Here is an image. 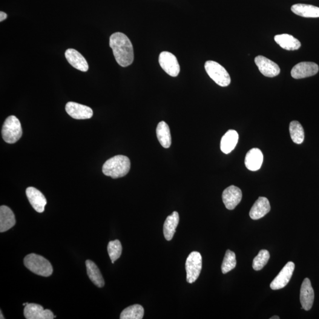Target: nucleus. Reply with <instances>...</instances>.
Instances as JSON below:
<instances>
[{
	"instance_id": "4468645a",
	"label": "nucleus",
	"mask_w": 319,
	"mask_h": 319,
	"mask_svg": "<svg viewBox=\"0 0 319 319\" xmlns=\"http://www.w3.org/2000/svg\"><path fill=\"white\" fill-rule=\"evenodd\" d=\"M25 193L28 201L34 209L39 213L44 212L45 206L47 204V199L44 194L33 187L27 188Z\"/></svg>"
},
{
	"instance_id": "393cba45",
	"label": "nucleus",
	"mask_w": 319,
	"mask_h": 319,
	"mask_svg": "<svg viewBox=\"0 0 319 319\" xmlns=\"http://www.w3.org/2000/svg\"><path fill=\"white\" fill-rule=\"evenodd\" d=\"M158 140L164 148H168L172 145V137L169 126L165 122H161L157 126Z\"/></svg>"
},
{
	"instance_id": "4be33fe9",
	"label": "nucleus",
	"mask_w": 319,
	"mask_h": 319,
	"mask_svg": "<svg viewBox=\"0 0 319 319\" xmlns=\"http://www.w3.org/2000/svg\"><path fill=\"white\" fill-rule=\"evenodd\" d=\"M179 222V215L175 211L166 218L163 226L164 235L166 240L171 241L173 238L178 224Z\"/></svg>"
},
{
	"instance_id": "5701e85b",
	"label": "nucleus",
	"mask_w": 319,
	"mask_h": 319,
	"mask_svg": "<svg viewBox=\"0 0 319 319\" xmlns=\"http://www.w3.org/2000/svg\"><path fill=\"white\" fill-rule=\"evenodd\" d=\"M293 13L306 18H318L319 7L314 5L303 4L293 5L291 8Z\"/></svg>"
},
{
	"instance_id": "c756f323",
	"label": "nucleus",
	"mask_w": 319,
	"mask_h": 319,
	"mask_svg": "<svg viewBox=\"0 0 319 319\" xmlns=\"http://www.w3.org/2000/svg\"><path fill=\"white\" fill-rule=\"evenodd\" d=\"M122 245L119 240L110 241L108 245V252L112 263L114 264L122 254Z\"/></svg>"
},
{
	"instance_id": "ddd939ff",
	"label": "nucleus",
	"mask_w": 319,
	"mask_h": 319,
	"mask_svg": "<svg viewBox=\"0 0 319 319\" xmlns=\"http://www.w3.org/2000/svg\"><path fill=\"white\" fill-rule=\"evenodd\" d=\"M24 315L27 319H53V313L51 310L44 309L39 304L28 303L24 310Z\"/></svg>"
},
{
	"instance_id": "cd10ccee",
	"label": "nucleus",
	"mask_w": 319,
	"mask_h": 319,
	"mask_svg": "<svg viewBox=\"0 0 319 319\" xmlns=\"http://www.w3.org/2000/svg\"><path fill=\"white\" fill-rule=\"evenodd\" d=\"M237 265L236 255L234 252L227 250L225 257H224L222 266V272L223 274H226L232 270L234 269Z\"/></svg>"
},
{
	"instance_id": "b1692460",
	"label": "nucleus",
	"mask_w": 319,
	"mask_h": 319,
	"mask_svg": "<svg viewBox=\"0 0 319 319\" xmlns=\"http://www.w3.org/2000/svg\"><path fill=\"white\" fill-rule=\"evenodd\" d=\"M86 267L88 277L92 282L99 288L103 287L105 284L104 280L98 267L93 261L89 260L86 261Z\"/></svg>"
},
{
	"instance_id": "20e7f679",
	"label": "nucleus",
	"mask_w": 319,
	"mask_h": 319,
	"mask_svg": "<svg viewBox=\"0 0 319 319\" xmlns=\"http://www.w3.org/2000/svg\"><path fill=\"white\" fill-rule=\"evenodd\" d=\"M22 128L16 116H11L5 120L2 128V139L8 144H14L22 136Z\"/></svg>"
},
{
	"instance_id": "f257e3e1",
	"label": "nucleus",
	"mask_w": 319,
	"mask_h": 319,
	"mask_svg": "<svg viewBox=\"0 0 319 319\" xmlns=\"http://www.w3.org/2000/svg\"><path fill=\"white\" fill-rule=\"evenodd\" d=\"M110 46L115 59L121 67H128L133 63L134 58L133 45L125 34L117 32L112 34Z\"/></svg>"
},
{
	"instance_id": "2f4dec72",
	"label": "nucleus",
	"mask_w": 319,
	"mask_h": 319,
	"mask_svg": "<svg viewBox=\"0 0 319 319\" xmlns=\"http://www.w3.org/2000/svg\"><path fill=\"white\" fill-rule=\"evenodd\" d=\"M280 319V317H279V316H272V317L270 318V319Z\"/></svg>"
},
{
	"instance_id": "2eb2a0df",
	"label": "nucleus",
	"mask_w": 319,
	"mask_h": 319,
	"mask_svg": "<svg viewBox=\"0 0 319 319\" xmlns=\"http://www.w3.org/2000/svg\"><path fill=\"white\" fill-rule=\"evenodd\" d=\"M315 294L312 286L311 282L309 278H305L300 289V302L301 309L308 310L311 309L313 301H314Z\"/></svg>"
},
{
	"instance_id": "dca6fc26",
	"label": "nucleus",
	"mask_w": 319,
	"mask_h": 319,
	"mask_svg": "<svg viewBox=\"0 0 319 319\" xmlns=\"http://www.w3.org/2000/svg\"><path fill=\"white\" fill-rule=\"evenodd\" d=\"M65 57L68 62L76 70L82 72H87L89 66L87 60L79 51L69 49L65 52Z\"/></svg>"
},
{
	"instance_id": "a878e982",
	"label": "nucleus",
	"mask_w": 319,
	"mask_h": 319,
	"mask_svg": "<svg viewBox=\"0 0 319 319\" xmlns=\"http://www.w3.org/2000/svg\"><path fill=\"white\" fill-rule=\"evenodd\" d=\"M145 314V310L140 304H134L126 307L121 313V319H142Z\"/></svg>"
},
{
	"instance_id": "c85d7f7f",
	"label": "nucleus",
	"mask_w": 319,
	"mask_h": 319,
	"mask_svg": "<svg viewBox=\"0 0 319 319\" xmlns=\"http://www.w3.org/2000/svg\"><path fill=\"white\" fill-rule=\"evenodd\" d=\"M270 253L266 249L260 251L258 254L253 260L252 267L255 271H260L266 265L270 259Z\"/></svg>"
},
{
	"instance_id": "7ed1b4c3",
	"label": "nucleus",
	"mask_w": 319,
	"mask_h": 319,
	"mask_svg": "<svg viewBox=\"0 0 319 319\" xmlns=\"http://www.w3.org/2000/svg\"><path fill=\"white\" fill-rule=\"evenodd\" d=\"M25 267L37 275L49 277L53 273V267L50 263L41 255L30 254L24 259Z\"/></svg>"
},
{
	"instance_id": "f03ea898",
	"label": "nucleus",
	"mask_w": 319,
	"mask_h": 319,
	"mask_svg": "<svg viewBox=\"0 0 319 319\" xmlns=\"http://www.w3.org/2000/svg\"><path fill=\"white\" fill-rule=\"evenodd\" d=\"M131 168L130 160L128 157L118 155L108 159L103 164V173L113 179L126 176Z\"/></svg>"
},
{
	"instance_id": "412c9836",
	"label": "nucleus",
	"mask_w": 319,
	"mask_h": 319,
	"mask_svg": "<svg viewBox=\"0 0 319 319\" xmlns=\"http://www.w3.org/2000/svg\"><path fill=\"white\" fill-rule=\"evenodd\" d=\"M238 139L239 136L236 131L230 130L227 131L221 139V151L226 154L231 153L236 147Z\"/></svg>"
},
{
	"instance_id": "a211bd4d",
	"label": "nucleus",
	"mask_w": 319,
	"mask_h": 319,
	"mask_svg": "<svg viewBox=\"0 0 319 319\" xmlns=\"http://www.w3.org/2000/svg\"><path fill=\"white\" fill-rule=\"evenodd\" d=\"M263 162V154L260 149L254 148L246 153L245 164L246 168L251 171H257L261 168Z\"/></svg>"
},
{
	"instance_id": "bb28decb",
	"label": "nucleus",
	"mask_w": 319,
	"mask_h": 319,
	"mask_svg": "<svg viewBox=\"0 0 319 319\" xmlns=\"http://www.w3.org/2000/svg\"><path fill=\"white\" fill-rule=\"evenodd\" d=\"M290 136L293 142L297 145L303 142L304 139V132L302 125L297 121H293L290 123L289 126Z\"/></svg>"
},
{
	"instance_id": "423d86ee",
	"label": "nucleus",
	"mask_w": 319,
	"mask_h": 319,
	"mask_svg": "<svg viewBox=\"0 0 319 319\" xmlns=\"http://www.w3.org/2000/svg\"><path fill=\"white\" fill-rule=\"evenodd\" d=\"M202 268V255L199 252H191L186 261L187 282L190 284L195 283L199 277Z\"/></svg>"
},
{
	"instance_id": "6ab92c4d",
	"label": "nucleus",
	"mask_w": 319,
	"mask_h": 319,
	"mask_svg": "<svg viewBox=\"0 0 319 319\" xmlns=\"http://www.w3.org/2000/svg\"><path fill=\"white\" fill-rule=\"evenodd\" d=\"M15 215L10 208L2 205L0 207V232H4L15 225Z\"/></svg>"
},
{
	"instance_id": "0eeeda50",
	"label": "nucleus",
	"mask_w": 319,
	"mask_h": 319,
	"mask_svg": "<svg viewBox=\"0 0 319 319\" xmlns=\"http://www.w3.org/2000/svg\"><path fill=\"white\" fill-rule=\"evenodd\" d=\"M160 67L169 75L176 77L179 75L180 68L176 57L169 51H163L159 55Z\"/></svg>"
},
{
	"instance_id": "f8f14e48",
	"label": "nucleus",
	"mask_w": 319,
	"mask_h": 319,
	"mask_svg": "<svg viewBox=\"0 0 319 319\" xmlns=\"http://www.w3.org/2000/svg\"><path fill=\"white\" fill-rule=\"evenodd\" d=\"M242 191L238 187L232 185L223 192L222 200L226 208L233 210L236 208L242 199Z\"/></svg>"
},
{
	"instance_id": "1a4fd4ad",
	"label": "nucleus",
	"mask_w": 319,
	"mask_h": 319,
	"mask_svg": "<svg viewBox=\"0 0 319 319\" xmlns=\"http://www.w3.org/2000/svg\"><path fill=\"white\" fill-rule=\"evenodd\" d=\"M295 269L294 263L290 261L281 270L274 280L270 284L272 290H279L285 287L289 283Z\"/></svg>"
},
{
	"instance_id": "7c9ffc66",
	"label": "nucleus",
	"mask_w": 319,
	"mask_h": 319,
	"mask_svg": "<svg viewBox=\"0 0 319 319\" xmlns=\"http://www.w3.org/2000/svg\"><path fill=\"white\" fill-rule=\"evenodd\" d=\"M7 18V14L4 12H2V11H1V12H0V22H2Z\"/></svg>"
},
{
	"instance_id": "aec40b11",
	"label": "nucleus",
	"mask_w": 319,
	"mask_h": 319,
	"mask_svg": "<svg viewBox=\"0 0 319 319\" xmlns=\"http://www.w3.org/2000/svg\"><path fill=\"white\" fill-rule=\"evenodd\" d=\"M274 40L281 48L287 50H296L301 47L299 40L288 34L276 35Z\"/></svg>"
},
{
	"instance_id": "473e14b6",
	"label": "nucleus",
	"mask_w": 319,
	"mask_h": 319,
	"mask_svg": "<svg viewBox=\"0 0 319 319\" xmlns=\"http://www.w3.org/2000/svg\"><path fill=\"white\" fill-rule=\"evenodd\" d=\"M0 314H1V318H0V319H4V318L3 317V315H2V312H1H1H0Z\"/></svg>"
},
{
	"instance_id": "9d476101",
	"label": "nucleus",
	"mask_w": 319,
	"mask_h": 319,
	"mask_svg": "<svg viewBox=\"0 0 319 319\" xmlns=\"http://www.w3.org/2000/svg\"><path fill=\"white\" fill-rule=\"evenodd\" d=\"M255 64L263 75L273 77L280 73V69L277 63L263 56H258L255 58Z\"/></svg>"
},
{
	"instance_id": "9b49d317",
	"label": "nucleus",
	"mask_w": 319,
	"mask_h": 319,
	"mask_svg": "<svg viewBox=\"0 0 319 319\" xmlns=\"http://www.w3.org/2000/svg\"><path fill=\"white\" fill-rule=\"evenodd\" d=\"M65 110L74 119H90L93 116V111L90 107L76 102H68L66 105Z\"/></svg>"
},
{
	"instance_id": "f3484780",
	"label": "nucleus",
	"mask_w": 319,
	"mask_h": 319,
	"mask_svg": "<svg viewBox=\"0 0 319 319\" xmlns=\"http://www.w3.org/2000/svg\"><path fill=\"white\" fill-rule=\"evenodd\" d=\"M271 210V206L268 199L265 197H260L250 210L249 216L253 220H258L263 218Z\"/></svg>"
},
{
	"instance_id": "6e6552de",
	"label": "nucleus",
	"mask_w": 319,
	"mask_h": 319,
	"mask_svg": "<svg viewBox=\"0 0 319 319\" xmlns=\"http://www.w3.org/2000/svg\"><path fill=\"white\" fill-rule=\"evenodd\" d=\"M319 70V66L315 63L300 62L293 68L291 75L295 79L305 78L315 75L318 73Z\"/></svg>"
},
{
	"instance_id": "39448f33",
	"label": "nucleus",
	"mask_w": 319,
	"mask_h": 319,
	"mask_svg": "<svg viewBox=\"0 0 319 319\" xmlns=\"http://www.w3.org/2000/svg\"><path fill=\"white\" fill-rule=\"evenodd\" d=\"M205 68L209 77L221 87H227L231 83V77L228 72L219 63L208 60L205 63Z\"/></svg>"
}]
</instances>
